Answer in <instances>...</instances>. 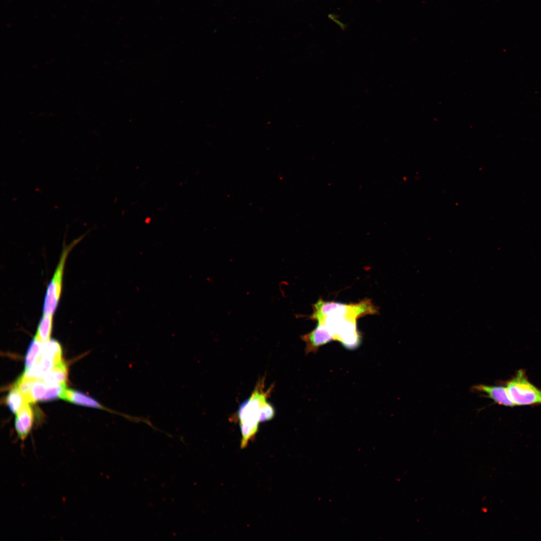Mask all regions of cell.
<instances>
[{"label": "cell", "mask_w": 541, "mask_h": 541, "mask_svg": "<svg viewBox=\"0 0 541 541\" xmlns=\"http://www.w3.org/2000/svg\"><path fill=\"white\" fill-rule=\"evenodd\" d=\"M264 378L257 382L250 396L240 405L236 412L235 417L241 434V448L245 447L257 432L262 409L272 392L273 386L264 389Z\"/></svg>", "instance_id": "obj_1"}, {"label": "cell", "mask_w": 541, "mask_h": 541, "mask_svg": "<svg viewBox=\"0 0 541 541\" xmlns=\"http://www.w3.org/2000/svg\"><path fill=\"white\" fill-rule=\"evenodd\" d=\"M41 353L53 357L57 362L62 361V348L60 344L56 340L50 339L43 342Z\"/></svg>", "instance_id": "obj_13"}, {"label": "cell", "mask_w": 541, "mask_h": 541, "mask_svg": "<svg viewBox=\"0 0 541 541\" xmlns=\"http://www.w3.org/2000/svg\"><path fill=\"white\" fill-rule=\"evenodd\" d=\"M87 233L75 239L68 245H66L64 240L59 262L46 290L43 304V314L53 316L55 313L61 295L65 266L68 256Z\"/></svg>", "instance_id": "obj_3"}, {"label": "cell", "mask_w": 541, "mask_h": 541, "mask_svg": "<svg viewBox=\"0 0 541 541\" xmlns=\"http://www.w3.org/2000/svg\"><path fill=\"white\" fill-rule=\"evenodd\" d=\"M6 403L11 411L16 414L25 403L28 402L18 388L14 385L7 396Z\"/></svg>", "instance_id": "obj_12"}, {"label": "cell", "mask_w": 541, "mask_h": 541, "mask_svg": "<svg viewBox=\"0 0 541 541\" xmlns=\"http://www.w3.org/2000/svg\"><path fill=\"white\" fill-rule=\"evenodd\" d=\"M473 388L476 391L486 394L487 397L499 405L508 407L515 406L509 396L506 387L480 384L473 386Z\"/></svg>", "instance_id": "obj_7"}, {"label": "cell", "mask_w": 541, "mask_h": 541, "mask_svg": "<svg viewBox=\"0 0 541 541\" xmlns=\"http://www.w3.org/2000/svg\"><path fill=\"white\" fill-rule=\"evenodd\" d=\"M305 342V353H316L322 346L334 341L331 334L322 323H317L316 327L311 332L301 336Z\"/></svg>", "instance_id": "obj_5"}, {"label": "cell", "mask_w": 541, "mask_h": 541, "mask_svg": "<svg viewBox=\"0 0 541 541\" xmlns=\"http://www.w3.org/2000/svg\"><path fill=\"white\" fill-rule=\"evenodd\" d=\"M43 343L35 337L31 342L25 361V371L30 369L37 361L41 353Z\"/></svg>", "instance_id": "obj_11"}, {"label": "cell", "mask_w": 541, "mask_h": 541, "mask_svg": "<svg viewBox=\"0 0 541 541\" xmlns=\"http://www.w3.org/2000/svg\"><path fill=\"white\" fill-rule=\"evenodd\" d=\"M506 388L515 405H541V390L528 381L523 370L507 382Z\"/></svg>", "instance_id": "obj_4"}, {"label": "cell", "mask_w": 541, "mask_h": 541, "mask_svg": "<svg viewBox=\"0 0 541 541\" xmlns=\"http://www.w3.org/2000/svg\"><path fill=\"white\" fill-rule=\"evenodd\" d=\"M49 385L42 379L34 378L30 389L31 403L37 401H45Z\"/></svg>", "instance_id": "obj_10"}, {"label": "cell", "mask_w": 541, "mask_h": 541, "mask_svg": "<svg viewBox=\"0 0 541 541\" xmlns=\"http://www.w3.org/2000/svg\"><path fill=\"white\" fill-rule=\"evenodd\" d=\"M68 369L65 363L62 360L56 364L42 378L43 380L49 385H55L66 383L67 380Z\"/></svg>", "instance_id": "obj_8"}, {"label": "cell", "mask_w": 541, "mask_h": 541, "mask_svg": "<svg viewBox=\"0 0 541 541\" xmlns=\"http://www.w3.org/2000/svg\"><path fill=\"white\" fill-rule=\"evenodd\" d=\"M53 316L43 314L40 320L35 337L42 343L50 339L53 329Z\"/></svg>", "instance_id": "obj_9"}, {"label": "cell", "mask_w": 541, "mask_h": 541, "mask_svg": "<svg viewBox=\"0 0 541 541\" xmlns=\"http://www.w3.org/2000/svg\"><path fill=\"white\" fill-rule=\"evenodd\" d=\"M378 310L372 302L364 299L357 303L344 304L339 302L325 301L320 299L313 305V313L308 316V319L318 321L328 314L358 319L368 315H374Z\"/></svg>", "instance_id": "obj_2"}, {"label": "cell", "mask_w": 541, "mask_h": 541, "mask_svg": "<svg viewBox=\"0 0 541 541\" xmlns=\"http://www.w3.org/2000/svg\"><path fill=\"white\" fill-rule=\"evenodd\" d=\"M33 422L30 403H25L16 413L15 426L18 438L24 441L30 433Z\"/></svg>", "instance_id": "obj_6"}]
</instances>
